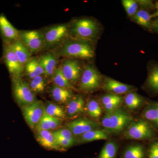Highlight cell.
<instances>
[{"instance_id": "obj_1", "label": "cell", "mask_w": 158, "mask_h": 158, "mask_svg": "<svg viewBox=\"0 0 158 158\" xmlns=\"http://www.w3.org/2000/svg\"><path fill=\"white\" fill-rule=\"evenodd\" d=\"M134 121L132 116L126 111L118 108L106 113L102 117L101 124L106 131L112 134H119L124 131Z\"/></svg>"}, {"instance_id": "obj_2", "label": "cell", "mask_w": 158, "mask_h": 158, "mask_svg": "<svg viewBox=\"0 0 158 158\" xmlns=\"http://www.w3.org/2000/svg\"><path fill=\"white\" fill-rule=\"evenodd\" d=\"M127 139L150 141L158 138V133L141 117L135 119L124 131Z\"/></svg>"}, {"instance_id": "obj_3", "label": "cell", "mask_w": 158, "mask_h": 158, "mask_svg": "<svg viewBox=\"0 0 158 158\" xmlns=\"http://www.w3.org/2000/svg\"><path fill=\"white\" fill-rule=\"evenodd\" d=\"M62 56L88 59L93 58L94 52L88 42L81 40H69L64 43L59 52Z\"/></svg>"}, {"instance_id": "obj_4", "label": "cell", "mask_w": 158, "mask_h": 158, "mask_svg": "<svg viewBox=\"0 0 158 158\" xmlns=\"http://www.w3.org/2000/svg\"><path fill=\"white\" fill-rule=\"evenodd\" d=\"M11 79L13 98L20 107L33 103L37 100L28 84L22 78Z\"/></svg>"}, {"instance_id": "obj_5", "label": "cell", "mask_w": 158, "mask_h": 158, "mask_svg": "<svg viewBox=\"0 0 158 158\" xmlns=\"http://www.w3.org/2000/svg\"><path fill=\"white\" fill-rule=\"evenodd\" d=\"M71 34L77 38L90 40L96 37L98 32V26L93 20L81 19L72 23Z\"/></svg>"}, {"instance_id": "obj_6", "label": "cell", "mask_w": 158, "mask_h": 158, "mask_svg": "<svg viewBox=\"0 0 158 158\" xmlns=\"http://www.w3.org/2000/svg\"><path fill=\"white\" fill-rule=\"evenodd\" d=\"M1 59L9 71L11 79L22 78L24 68L15 53L11 44H3Z\"/></svg>"}, {"instance_id": "obj_7", "label": "cell", "mask_w": 158, "mask_h": 158, "mask_svg": "<svg viewBox=\"0 0 158 158\" xmlns=\"http://www.w3.org/2000/svg\"><path fill=\"white\" fill-rule=\"evenodd\" d=\"M79 88L85 92L95 91L101 85L102 77L93 66L87 65L82 70L80 79Z\"/></svg>"}, {"instance_id": "obj_8", "label": "cell", "mask_w": 158, "mask_h": 158, "mask_svg": "<svg viewBox=\"0 0 158 158\" xmlns=\"http://www.w3.org/2000/svg\"><path fill=\"white\" fill-rule=\"evenodd\" d=\"M20 108L26 122L31 129L35 130L45 113L44 104L37 100Z\"/></svg>"}, {"instance_id": "obj_9", "label": "cell", "mask_w": 158, "mask_h": 158, "mask_svg": "<svg viewBox=\"0 0 158 158\" xmlns=\"http://www.w3.org/2000/svg\"><path fill=\"white\" fill-rule=\"evenodd\" d=\"M19 40L32 53L40 52L45 48L43 34L38 31H19Z\"/></svg>"}, {"instance_id": "obj_10", "label": "cell", "mask_w": 158, "mask_h": 158, "mask_svg": "<svg viewBox=\"0 0 158 158\" xmlns=\"http://www.w3.org/2000/svg\"><path fill=\"white\" fill-rule=\"evenodd\" d=\"M66 127L75 137H79L92 130L98 129L100 125L94 120L86 117H80L68 123Z\"/></svg>"}, {"instance_id": "obj_11", "label": "cell", "mask_w": 158, "mask_h": 158, "mask_svg": "<svg viewBox=\"0 0 158 158\" xmlns=\"http://www.w3.org/2000/svg\"><path fill=\"white\" fill-rule=\"evenodd\" d=\"M68 26L60 24L53 26L43 33L45 46L56 45L65 38L68 34Z\"/></svg>"}, {"instance_id": "obj_12", "label": "cell", "mask_w": 158, "mask_h": 158, "mask_svg": "<svg viewBox=\"0 0 158 158\" xmlns=\"http://www.w3.org/2000/svg\"><path fill=\"white\" fill-rule=\"evenodd\" d=\"M0 35L3 44H11L19 39V31L11 24L3 13L0 14Z\"/></svg>"}, {"instance_id": "obj_13", "label": "cell", "mask_w": 158, "mask_h": 158, "mask_svg": "<svg viewBox=\"0 0 158 158\" xmlns=\"http://www.w3.org/2000/svg\"><path fill=\"white\" fill-rule=\"evenodd\" d=\"M61 68L64 76L71 85L75 84L80 80L82 70L77 60L66 59L62 63Z\"/></svg>"}, {"instance_id": "obj_14", "label": "cell", "mask_w": 158, "mask_h": 158, "mask_svg": "<svg viewBox=\"0 0 158 158\" xmlns=\"http://www.w3.org/2000/svg\"><path fill=\"white\" fill-rule=\"evenodd\" d=\"M141 117L158 133V102H148L142 109Z\"/></svg>"}, {"instance_id": "obj_15", "label": "cell", "mask_w": 158, "mask_h": 158, "mask_svg": "<svg viewBox=\"0 0 158 158\" xmlns=\"http://www.w3.org/2000/svg\"><path fill=\"white\" fill-rule=\"evenodd\" d=\"M35 137L37 142L46 149L62 151L57 144L52 132L45 130H36Z\"/></svg>"}, {"instance_id": "obj_16", "label": "cell", "mask_w": 158, "mask_h": 158, "mask_svg": "<svg viewBox=\"0 0 158 158\" xmlns=\"http://www.w3.org/2000/svg\"><path fill=\"white\" fill-rule=\"evenodd\" d=\"M66 116L69 118L76 117L85 111V101L83 97H73L67 102L65 109Z\"/></svg>"}, {"instance_id": "obj_17", "label": "cell", "mask_w": 158, "mask_h": 158, "mask_svg": "<svg viewBox=\"0 0 158 158\" xmlns=\"http://www.w3.org/2000/svg\"><path fill=\"white\" fill-rule=\"evenodd\" d=\"M103 88L107 92L119 95L129 93L132 90L133 87L118 82L114 79L108 78L105 80Z\"/></svg>"}, {"instance_id": "obj_18", "label": "cell", "mask_w": 158, "mask_h": 158, "mask_svg": "<svg viewBox=\"0 0 158 158\" xmlns=\"http://www.w3.org/2000/svg\"><path fill=\"white\" fill-rule=\"evenodd\" d=\"M40 65L44 72V75L52 77L57 68V58L52 52L47 53L39 59Z\"/></svg>"}, {"instance_id": "obj_19", "label": "cell", "mask_w": 158, "mask_h": 158, "mask_svg": "<svg viewBox=\"0 0 158 158\" xmlns=\"http://www.w3.org/2000/svg\"><path fill=\"white\" fill-rule=\"evenodd\" d=\"M101 101L106 113H107L119 108L123 98L119 95L110 93L102 96Z\"/></svg>"}, {"instance_id": "obj_20", "label": "cell", "mask_w": 158, "mask_h": 158, "mask_svg": "<svg viewBox=\"0 0 158 158\" xmlns=\"http://www.w3.org/2000/svg\"><path fill=\"white\" fill-rule=\"evenodd\" d=\"M144 87L151 94L158 95V64L150 67Z\"/></svg>"}, {"instance_id": "obj_21", "label": "cell", "mask_w": 158, "mask_h": 158, "mask_svg": "<svg viewBox=\"0 0 158 158\" xmlns=\"http://www.w3.org/2000/svg\"><path fill=\"white\" fill-rule=\"evenodd\" d=\"M11 45L20 62L24 68L31 58L32 53L19 39L15 41Z\"/></svg>"}, {"instance_id": "obj_22", "label": "cell", "mask_w": 158, "mask_h": 158, "mask_svg": "<svg viewBox=\"0 0 158 158\" xmlns=\"http://www.w3.org/2000/svg\"><path fill=\"white\" fill-rule=\"evenodd\" d=\"M30 80L38 76L44 75V72L40 63L39 59L31 58L24 66V73Z\"/></svg>"}, {"instance_id": "obj_23", "label": "cell", "mask_w": 158, "mask_h": 158, "mask_svg": "<svg viewBox=\"0 0 158 158\" xmlns=\"http://www.w3.org/2000/svg\"><path fill=\"white\" fill-rule=\"evenodd\" d=\"M147 158V150L144 145L133 144L126 148L121 154V158Z\"/></svg>"}, {"instance_id": "obj_24", "label": "cell", "mask_w": 158, "mask_h": 158, "mask_svg": "<svg viewBox=\"0 0 158 158\" xmlns=\"http://www.w3.org/2000/svg\"><path fill=\"white\" fill-rule=\"evenodd\" d=\"M51 96L55 102L58 103H64L73 97L72 90L61 88L53 85L50 90Z\"/></svg>"}, {"instance_id": "obj_25", "label": "cell", "mask_w": 158, "mask_h": 158, "mask_svg": "<svg viewBox=\"0 0 158 158\" xmlns=\"http://www.w3.org/2000/svg\"><path fill=\"white\" fill-rule=\"evenodd\" d=\"M110 137L109 133L104 130L98 129L92 130L85 133L78 137L80 143H85L99 140H106Z\"/></svg>"}, {"instance_id": "obj_26", "label": "cell", "mask_w": 158, "mask_h": 158, "mask_svg": "<svg viewBox=\"0 0 158 158\" xmlns=\"http://www.w3.org/2000/svg\"><path fill=\"white\" fill-rule=\"evenodd\" d=\"M62 121L63 120L62 119L49 116L45 113L35 131H55L61 126Z\"/></svg>"}, {"instance_id": "obj_27", "label": "cell", "mask_w": 158, "mask_h": 158, "mask_svg": "<svg viewBox=\"0 0 158 158\" xmlns=\"http://www.w3.org/2000/svg\"><path fill=\"white\" fill-rule=\"evenodd\" d=\"M124 101L126 106L131 110L144 107L147 102L142 96L134 92L128 93L125 96Z\"/></svg>"}, {"instance_id": "obj_28", "label": "cell", "mask_w": 158, "mask_h": 158, "mask_svg": "<svg viewBox=\"0 0 158 158\" xmlns=\"http://www.w3.org/2000/svg\"><path fill=\"white\" fill-rule=\"evenodd\" d=\"M44 106L45 113L49 116L62 119L66 117L65 109L60 105L52 102H48Z\"/></svg>"}, {"instance_id": "obj_29", "label": "cell", "mask_w": 158, "mask_h": 158, "mask_svg": "<svg viewBox=\"0 0 158 158\" xmlns=\"http://www.w3.org/2000/svg\"><path fill=\"white\" fill-rule=\"evenodd\" d=\"M54 85L61 88L69 90L74 89L73 85H71L64 76L61 69V66L57 67L52 77Z\"/></svg>"}, {"instance_id": "obj_30", "label": "cell", "mask_w": 158, "mask_h": 158, "mask_svg": "<svg viewBox=\"0 0 158 158\" xmlns=\"http://www.w3.org/2000/svg\"><path fill=\"white\" fill-rule=\"evenodd\" d=\"M135 21L138 25L151 30L152 21L151 15L149 12L144 9H140L136 12L134 16Z\"/></svg>"}, {"instance_id": "obj_31", "label": "cell", "mask_w": 158, "mask_h": 158, "mask_svg": "<svg viewBox=\"0 0 158 158\" xmlns=\"http://www.w3.org/2000/svg\"><path fill=\"white\" fill-rule=\"evenodd\" d=\"M118 147L113 141L107 142L104 145L98 158H117Z\"/></svg>"}, {"instance_id": "obj_32", "label": "cell", "mask_w": 158, "mask_h": 158, "mask_svg": "<svg viewBox=\"0 0 158 158\" xmlns=\"http://www.w3.org/2000/svg\"><path fill=\"white\" fill-rule=\"evenodd\" d=\"M88 115L94 119H98L102 116V111L98 102L94 99L89 100L85 106Z\"/></svg>"}, {"instance_id": "obj_33", "label": "cell", "mask_w": 158, "mask_h": 158, "mask_svg": "<svg viewBox=\"0 0 158 158\" xmlns=\"http://www.w3.org/2000/svg\"><path fill=\"white\" fill-rule=\"evenodd\" d=\"M28 85L31 90L35 94L44 92L46 83L44 76L41 75L30 80Z\"/></svg>"}, {"instance_id": "obj_34", "label": "cell", "mask_w": 158, "mask_h": 158, "mask_svg": "<svg viewBox=\"0 0 158 158\" xmlns=\"http://www.w3.org/2000/svg\"><path fill=\"white\" fill-rule=\"evenodd\" d=\"M123 6L129 16H134L138 11V4L133 0H123Z\"/></svg>"}, {"instance_id": "obj_35", "label": "cell", "mask_w": 158, "mask_h": 158, "mask_svg": "<svg viewBox=\"0 0 158 158\" xmlns=\"http://www.w3.org/2000/svg\"><path fill=\"white\" fill-rule=\"evenodd\" d=\"M52 133L58 135L74 144L76 140L72 133L67 128H62L53 131Z\"/></svg>"}, {"instance_id": "obj_36", "label": "cell", "mask_w": 158, "mask_h": 158, "mask_svg": "<svg viewBox=\"0 0 158 158\" xmlns=\"http://www.w3.org/2000/svg\"><path fill=\"white\" fill-rule=\"evenodd\" d=\"M147 150V158H158V138L150 142Z\"/></svg>"}, {"instance_id": "obj_37", "label": "cell", "mask_w": 158, "mask_h": 158, "mask_svg": "<svg viewBox=\"0 0 158 158\" xmlns=\"http://www.w3.org/2000/svg\"><path fill=\"white\" fill-rule=\"evenodd\" d=\"M53 134L55 138H56L57 144L59 145V147L62 148V150H65L67 148L72 147L73 145V143L68 141V140H66L65 138H62V137L56 135V134H54L53 133Z\"/></svg>"}, {"instance_id": "obj_38", "label": "cell", "mask_w": 158, "mask_h": 158, "mask_svg": "<svg viewBox=\"0 0 158 158\" xmlns=\"http://www.w3.org/2000/svg\"><path fill=\"white\" fill-rule=\"evenodd\" d=\"M151 30L158 33V17L156 18L155 19L152 21Z\"/></svg>"}, {"instance_id": "obj_39", "label": "cell", "mask_w": 158, "mask_h": 158, "mask_svg": "<svg viewBox=\"0 0 158 158\" xmlns=\"http://www.w3.org/2000/svg\"><path fill=\"white\" fill-rule=\"evenodd\" d=\"M155 7L156 9V11L153 14L151 15L152 19L154 18L158 17V2L156 3Z\"/></svg>"}, {"instance_id": "obj_40", "label": "cell", "mask_w": 158, "mask_h": 158, "mask_svg": "<svg viewBox=\"0 0 158 158\" xmlns=\"http://www.w3.org/2000/svg\"><path fill=\"white\" fill-rule=\"evenodd\" d=\"M2 59H0V64H1V63H2Z\"/></svg>"}]
</instances>
